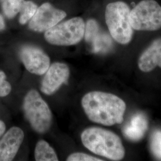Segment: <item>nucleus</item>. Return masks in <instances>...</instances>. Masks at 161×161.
Instances as JSON below:
<instances>
[{"instance_id":"obj_1","label":"nucleus","mask_w":161,"mask_h":161,"mask_svg":"<svg viewBox=\"0 0 161 161\" xmlns=\"http://www.w3.org/2000/svg\"><path fill=\"white\" fill-rule=\"evenodd\" d=\"M81 104L90 121L105 126L122 124L127 108L121 98L102 92L86 93L82 98Z\"/></svg>"},{"instance_id":"obj_2","label":"nucleus","mask_w":161,"mask_h":161,"mask_svg":"<svg viewBox=\"0 0 161 161\" xmlns=\"http://www.w3.org/2000/svg\"><path fill=\"white\" fill-rule=\"evenodd\" d=\"M80 138L86 149L112 161H121L125 155L121 138L109 130L100 127H90L82 132Z\"/></svg>"},{"instance_id":"obj_3","label":"nucleus","mask_w":161,"mask_h":161,"mask_svg":"<svg viewBox=\"0 0 161 161\" xmlns=\"http://www.w3.org/2000/svg\"><path fill=\"white\" fill-rule=\"evenodd\" d=\"M131 9L122 1L111 3L106 6V23L110 34L117 42L125 45L132 40L134 29L129 19Z\"/></svg>"},{"instance_id":"obj_4","label":"nucleus","mask_w":161,"mask_h":161,"mask_svg":"<svg viewBox=\"0 0 161 161\" xmlns=\"http://www.w3.org/2000/svg\"><path fill=\"white\" fill-rule=\"evenodd\" d=\"M23 109L25 118L36 132L44 134L51 127L52 114L40 93L31 90L24 98Z\"/></svg>"},{"instance_id":"obj_5","label":"nucleus","mask_w":161,"mask_h":161,"mask_svg":"<svg viewBox=\"0 0 161 161\" xmlns=\"http://www.w3.org/2000/svg\"><path fill=\"white\" fill-rule=\"evenodd\" d=\"M86 25L80 17H74L48 29L45 39L53 45L69 46L79 43L85 33Z\"/></svg>"},{"instance_id":"obj_6","label":"nucleus","mask_w":161,"mask_h":161,"mask_svg":"<svg viewBox=\"0 0 161 161\" xmlns=\"http://www.w3.org/2000/svg\"><path fill=\"white\" fill-rule=\"evenodd\" d=\"M129 19L134 30H159L161 28V6L155 0H143L131 10Z\"/></svg>"},{"instance_id":"obj_7","label":"nucleus","mask_w":161,"mask_h":161,"mask_svg":"<svg viewBox=\"0 0 161 161\" xmlns=\"http://www.w3.org/2000/svg\"><path fill=\"white\" fill-rule=\"evenodd\" d=\"M66 16L65 12L50 4L44 3L38 7L29 20V28L36 32H44L52 28Z\"/></svg>"},{"instance_id":"obj_8","label":"nucleus","mask_w":161,"mask_h":161,"mask_svg":"<svg viewBox=\"0 0 161 161\" xmlns=\"http://www.w3.org/2000/svg\"><path fill=\"white\" fill-rule=\"evenodd\" d=\"M20 58L26 69L35 75L46 74L50 66L49 57L41 49L33 46L22 47L19 52Z\"/></svg>"},{"instance_id":"obj_9","label":"nucleus","mask_w":161,"mask_h":161,"mask_svg":"<svg viewBox=\"0 0 161 161\" xmlns=\"http://www.w3.org/2000/svg\"><path fill=\"white\" fill-rule=\"evenodd\" d=\"M69 67L63 63L52 64L46 72L41 82V90L45 94L50 96L56 92L62 84L69 80Z\"/></svg>"},{"instance_id":"obj_10","label":"nucleus","mask_w":161,"mask_h":161,"mask_svg":"<svg viewBox=\"0 0 161 161\" xmlns=\"http://www.w3.org/2000/svg\"><path fill=\"white\" fill-rule=\"evenodd\" d=\"M23 130L11 128L0 140V161H12L16 155L24 139Z\"/></svg>"},{"instance_id":"obj_11","label":"nucleus","mask_w":161,"mask_h":161,"mask_svg":"<svg viewBox=\"0 0 161 161\" xmlns=\"http://www.w3.org/2000/svg\"><path fill=\"white\" fill-rule=\"evenodd\" d=\"M139 69L150 72L156 66L161 68V38H157L147 47L138 58Z\"/></svg>"},{"instance_id":"obj_12","label":"nucleus","mask_w":161,"mask_h":161,"mask_svg":"<svg viewBox=\"0 0 161 161\" xmlns=\"http://www.w3.org/2000/svg\"><path fill=\"white\" fill-rule=\"evenodd\" d=\"M147 129V116L142 113H136L132 116L130 122L122 128V132L128 140L138 142L144 137Z\"/></svg>"},{"instance_id":"obj_13","label":"nucleus","mask_w":161,"mask_h":161,"mask_svg":"<svg viewBox=\"0 0 161 161\" xmlns=\"http://www.w3.org/2000/svg\"><path fill=\"white\" fill-rule=\"evenodd\" d=\"M35 159L37 161H57L58 155L50 144L47 142L41 140L35 146Z\"/></svg>"},{"instance_id":"obj_14","label":"nucleus","mask_w":161,"mask_h":161,"mask_svg":"<svg viewBox=\"0 0 161 161\" xmlns=\"http://www.w3.org/2000/svg\"><path fill=\"white\" fill-rule=\"evenodd\" d=\"M92 46L94 53H104L108 52L112 47V42L109 36L102 32L100 29L93 36L88 42Z\"/></svg>"},{"instance_id":"obj_15","label":"nucleus","mask_w":161,"mask_h":161,"mask_svg":"<svg viewBox=\"0 0 161 161\" xmlns=\"http://www.w3.org/2000/svg\"><path fill=\"white\" fill-rule=\"evenodd\" d=\"M25 3V0H5L2 5L3 11L7 17L12 19L21 12Z\"/></svg>"},{"instance_id":"obj_16","label":"nucleus","mask_w":161,"mask_h":161,"mask_svg":"<svg viewBox=\"0 0 161 161\" xmlns=\"http://www.w3.org/2000/svg\"><path fill=\"white\" fill-rule=\"evenodd\" d=\"M150 147L152 154L158 160H161V130H156L150 136Z\"/></svg>"},{"instance_id":"obj_17","label":"nucleus","mask_w":161,"mask_h":161,"mask_svg":"<svg viewBox=\"0 0 161 161\" xmlns=\"http://www.w3.org/2000/svg\"><path fill=\"white\" fill-rule=\"evenodd\" d=\"M38 8L37 6L32 1H25L23 8L20 12L19 17V22L22 25H25L33 17Z\"/></svg>"},{"instance_id":"obj_18","label":"nucleus","mask_w":161,"mask_h":161,"mask_svg":"<svg viewBox=\"0 0 161 161\" xmlns=\"http://www.w3.org/2000/svg\"><path fill=\"white\" fill-rule=\"evenodd\" d=\"M6 78L4 72L0 70V97L7 96L12 90V86Z\"/></svg>"},{"instance_id":"obj_19","label":"nucleus","mask_w":161,"mask_h":161,"mask_svg":"<svg viewBox=\"0 0 161 161\" xmlns=\"http://www.w3.org/2000/svg\"><path fill=\"white\" fill-rule=\"evenodd\" d=\"M68 161H102L96 157L89 155L84 153H74L68 157Z\"/></svg>"},{"instance_id":"obj_20","label":"nucleus","mask_w":161,"mask_h":161,"mask_svg":"<svg viewBox=\"0 0 161 161\" xmlns=\"http://www.w3.org/2000/svg\"><path fill=\"white\" fill-rule=\"evenodd\" d=\"M6 125L4 122L0 121V137L3 135L6 131Z\"/></svg>"},{"instance_id":"obj_21","label":"nucleus","mask_w":161,"mask_h":161,"mask_svg":"<svg viewBox=\"0 0 161 161\" xmlns=\"http://www.w3.org/2000/svg\"><path fill=\"white\" fill-rule=\"evenodd\" d=\"M5 28V22L3 19V17L0 14V31L3 30Z\"/></svg>"},{"instance_id":"obj_22","label":"nucleus","mask_w":161,"mask_h":161,"mask_svg":"<svg viewBox=\"0 0 161 161\" xmlns=\"http://www.w3.org/2000/svg\"><path fill=\"white\" fill-rule=\"evenodd\" d=\"M0 1H4L5 0H0Z\"/></svg>"}]
</instances>
